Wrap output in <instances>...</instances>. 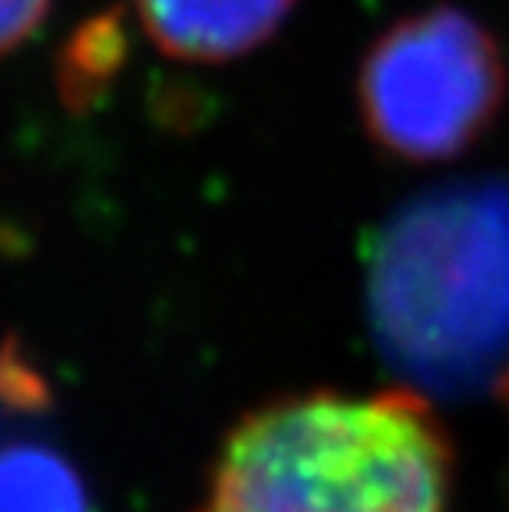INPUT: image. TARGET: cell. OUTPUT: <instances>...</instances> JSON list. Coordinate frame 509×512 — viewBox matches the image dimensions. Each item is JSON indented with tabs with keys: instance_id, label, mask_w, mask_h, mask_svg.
Returning a JSON list of instances; mask_svg holds the SVG:
<instances>
[{
	"instance_id": "obj_1",
	"label": "cell",
	"mask_w": 509,
	"mask_h": 512,
	"mask_svg": "<svg viewBox=\"0 0 509 512\" xmlns=\"http://www.w3.org/2000/svg\"><path fill=\"white\" fill-rule=\"evenodd\" d=\"M453 450L410 387L281 397L225 437L196 512H447Z\"/></svg>"
},
{
	"instance_id": "obj_2",
	"label": "cell",
	"mask_w": 509,
	"mask_h": 512,
	"mask_svg": "<svg viewBox=\"0 0 509 512\" xmlns=\"http://www.w3.org/2000/svg\"><path fill=\"white\" fill-rule=\"evenodd\" d=\"M377 347L430 390H467L509 357V182H457L397 209L367 258Z\"/></svg>"
},
{
	"instance_id": "obj_3",
	"label": "cell",
	"mask_w": 509,
	"mask_h": 512,
	"mask_svg": "<svg viewBox=\"0 0 509 512\" xmlns=\"http://www.w3.org/2000/svg\"><path fill=\"white\" fill-rule=\"evenodd\" d=\"M506 60L467 10L440 4L397 20L357 67V113L371 143L433 166L473 149L506 103Z\"/></svg>"
},
{
	"instance_id": "obj_4",
	"label": "cell",
	"mask_w": 509,
	"mask_h": 512,
	"mask_svg": "<svg viewBox=\"0 0 509 512\" xmlns=\"http://www.w3.org/2000/svg\"><path fill=\"white\" fill-rule=\"evenodd\" d=\"M298 0H133L143 34L172 60L229 63L272 40Z\"/></svg>"
},
{
	"instance_id": "obj_5",
	"label": "cell",
	"mask_w": 509,
	"mask_h": 512,
	"mask_svg": "<svg viewBox=\"0 0 509 512\" xmlns=\"http://www.w3.org/2000/svg\"><path fill=\"white\" fill-rule=\"evenodd\" d=\"M0 512H93L83 476L43 443L0 446Z\"/></svg>"
},
{
	"instance_id": "obj_6",
	"label": "cell",
	"mask_w": 509,
	"mask_h": 512,
	"mask_svg": "<svg viewBox=\"0 0 509 512\" xmlns=\"http://www.w3.org/2000/svg\"><path fill=\"white\" fill-rule=\"evenodd\" d=\"M123 34H119V24L110 17H100L93 24H86L77 30L70 50H67V67H63V93L67 100H90V96L100 90L119 67V57H123Z\"/></svg>"
},
{
	"instance_id": "obj_7",
	"label": "cell",
	"mask_w": 509,
	"mask_h": 512,
	"mask_svg": "<svg viewBox=\"0 0 509 512\" xmlns=\"http://www.w3.org/2000/svg\"><path fill=\"white\" fill-rule=\"evenodd\" d=\"M50 4L53 0H0V57L37 34Z\"/></svg>"
}]
</instances>
